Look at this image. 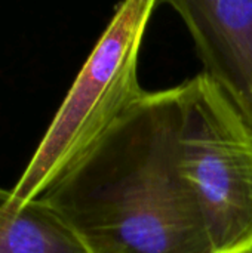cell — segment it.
I'll list each match as a JSON object with an SVG mask.
<instances>
[{"label": "cell", "instance_id": "obj_1", "mask_svg": "<svg viewBox=\"0 0 252 253\" xmlns=\"http://www.w3.org/2000/svg\"><path fill=\"white\" fill-rule=\"evenodd\" d=\"M180 126V84L144 90L39 200L89 253H212Z\"/></svg>", "mask_w": 252, "mask_h": 253}, {"label": "cell", "instance_id": "obj_2", "mask_svg": "<svg viewBox=\"0 0 252 253\" xmlns=\"http://www.w3.org/2000/svg\"><path fill=\"white\" fill-rule=\"evenodd\" d=\"M154 0L117 4L52 123L10 191L12 208L37 200L144 92L138 58Z\"/></svg>", "mask_w": 252, "mask_h": 253}, {"label": "cell", "instance_id": "obj_3", "mask_svg": "<svg viewBox=\"0 0 252 253\" xmlns=\"http://www.w3.org/2000/svg\"><path fill=\"white\" fill-rule=\"evenodd\" d=\"M180 148L212 253H252V129L205 73L180 84Z\"/></svg>", "mask_w": 252, "mask_h": 253}, {"label": "cell", "instance_id": "obj_4", "mask_svg": "<svg viewBox=\"0 0 252 253\" xmlns=\"http://www.w3.org/2000/svg\"><path fill=\"white\" fill-rule=\"evenodd\" d=\"M203 71L252 129V0H169Z\"/></svg>", "mask_w": 252, "mask_h": 253}, {"label": "cell", "instance_id": "obj_5", "mask_svg": "<svg viewBox=\"0 0 252 253\" xmlns=\"http://www.w3.org/2000/svg\"><path fill=\"white\" fill-rule=\"evenodd\" d=\"M0 253H89L80 239L42 200L22 211L12 208L10 191L0 188Z\"/></svg>", "mask_w": 252, "mask_h": 253}]
</instances>
